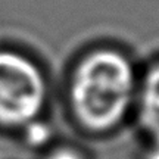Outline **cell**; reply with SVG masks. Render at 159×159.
I'll return each mask as SVG.
<instances>
[{"mask_svg":"<svg viewBox=\"0 0 159 159\" xmlns=\"http://www.w3.org/2000/svg\"><path fill=\"white\" fill-rule=\"evenodd\" d=\"M144 159H159V146L150 144L146 155H144Z\"/></svg>","mask_w":159,"mask_h":159,"instance_id":"8992f818","label":"cell"},{"mask_svg":"<svg viewBox=\"0 0 159 159\" xmlns=\"http://www.w3.org/2000/svg\"><path fill=\"white\" fill-rule=\"evenodd\" d=\"M49 100L40 65L21 52L0 49V127L22 130L41 118Z\"/></svg>","mask_w":159,"mask_h":159,"instance_id":"7a4b0ae2","label":"cell"},{"mask_svg":"<svg viewBox=\"0 0 159 159\" xmlns=\"http://www.w3.org/2000/svg\"><path fill=\"white\" fill-rule=\"evenodd\" d=\"M22 130H24L25 137H27V142L30 144H33V146L43 144L44 142H47V139L50 136V131L47 128V125L43 124L41 118L34 121V122H31V124H28Z\"/></svg>","mask_w":159,"mask_h":159,"instance_id":"277c9868","label":"cell"},{"mask_svg":"<svg viewBox=\"0 0 159 159\" xmlns=\"http://www.w3.org/2000/svg\"><path fill=\"white\" fill-rule=\"evenodd\" d=\"M134 109L144 136L150 144L159 146V61L139 78Z\"/></svg>","mask_w":159,"mask_h":159,"instance_id":"3957f363","label":"cell"},{"mask_svg":"<svg viewBox=\"0 0 159 159\" xmlns=\"http://www.w3.org/2000/svg\"><path fill=\"white\" fill-rule=\"evenodd\" d=\"M43 159H87L77 148L72 146H57L50 149Z\"/></svg>","mask_w":159,"mask_h":159,"instance_id":"5b68a950","label":"cell"},{"mask_svg":"<svg viewBox=\"0 0 159 159\" xmlns=\"http://www.w3.org/2000/svg\"><path fill=\"white\" fill-rule=\"evenodd\" d=\"M139 77L134 63L115 47L85 52L69 74L66 99L81 130L100 136L116 130L134 109Z\"/></svg>","mask_w":159,"mask_h":159,"instance_id":"6da1fadb","label":"cell"}]
</instances>
